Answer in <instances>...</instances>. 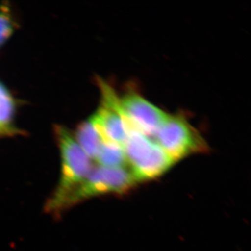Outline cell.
Segmentation results:
<instances>
[{"label":"cell","instance_id":"cell-1","mask_svg":"<svg viewBox=\"0 0 251 251\" xmlns=\"http://www.w3.org/2000/svg\"><path fill=\"white\" fill-rule=\"evenodd\" d=\"M54 130L60 150L62 168L58 185L46 203V211L57 215L63 202L83 182L94 167L92 159L67 128L57 125Z\"/></svg>","mask_w":251,"mask_h":251},{"label":"cell","instance_id":"cell-2","mask_svg":"<svg viewBox=\"0 0 251 251\" xmlns=\"http://www.w3.org/2000/svg\"><path fill=\"white\" fill-rule=\"evenodd\" d=\"M123 147L128 167L138 182L161 176L175 163L156 142L137 130H130Z\"/></svg>","mask_w":251,"mask_h":251},{"label":"cell","instance_id":"cell-3","mask_svg":"<svg viewBox=\"0 0 251 251\" xmlns=\"http://www.w3.org/2000/svg\"><path fill=\"white\" fill-rule=\"evenodd\" d=\"M138 182L130 168L98 166L63 202L59 214L69 208L94 196L122 193Z\"/></svg>","mask_w":251,"mask_h":251},{"label":"cell","instance_id":"cell-4","mask_svg":"<svg viewBox=\"0 0 251 251\" xmlns=\"http://www.w3.org/2000/svg\"><path fill=\"white\" fill-rule=\"evenodd\" d=\"M153 137L155 142L175 162L208 150L205 140L181 114H168Z\"/></svg>","mask_w":251,"mask_h":251},{"label":"cell","instance_id":"cell-5","mask_svg":"<svg viewBox=\"0 0 251 251\" xmlns=\"http://www.w3.org/2000/svg\"><path fill=\"white\" fill-rule=\"evenodd\" d=\"M120 111L130 129L146 136H154L168 114L132 90L118 97Z\"/></svg>","mask_w":251,"mask_h":251},{"label":"cell","instance_id":"cell-6","mask_svg":"<svg viewBox=\"0 0 251 251\" xmlns=\"http://www.w3.org/2000/svg\"><path fill=\"white\" fill-rule=\"evenodd\" d=\"M99 85L101 90V105L91 117L103 141L123 146L131 129L120 111L115 91L100 79H99Z\"/></svg>","mask_w":251,"mask_h":251},{"label":"cell","instance_id":"cell-7","mask_svg":"<svg viewBox=\"0 0 251 251\" xmlns=\"http://www.w3.org/2000/svg\"><path fill=\"white\" fill-rule=\"evenodd\" d=\"M75 138L87 156L95 160L103 140L92 117L79 125Z\"/></svg>","mask_w":251,"mask_h":251},{"label":"cell","instance_id":"cell-8","mask_svg":"<svg viewBox=\"0 0 251 251\" xmlns=\"http://www.w3.org/2000/svg\"><path fill=\"white\" fill-rule=\"evenodd\" d=\"M16 106L12 95L0 82V136L18 133L14 126Z\"/></svg>","mask_w":251,"mask_h":251},{"label":"cell","instance_id":"cell-9","mask_svg":"<svg viewBox=\"0 0 251 251\" xmlns=\"http://www.w3.org/2000/svg\"><path fill=\"white\" fill-rule=\"evenodd\" d=\"M95 161L99 166L107 168L128 167L124 147L110 142H103Z\"/></svg>","mask_w":251,"mask_h":251},{"label":"cell","instance_id":"cell-10","mask_svg":"<svg viewBox=\"0 0 251 251\" xmlns=\"http://www.w3.org/2000/svg\"><path fill=\"white\" fill-rule=\"evenodd\" d=\"M16 27V22L9 8L6 5L0 6V46L9 39Z\"/></svg>","mask_w":251,"mask_h":251}]
</instances>
